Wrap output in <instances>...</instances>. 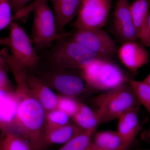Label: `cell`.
<instances>
[{
  "instance_id": "obj_18",
  "label": "cell",
  "mask_w": 150,
  "mask_h": 150,
  "mask_svg": "<svg viewBox=\"0 0 150 150\" xmlns=\"http://www.w3.org/2000/svg\"><path fill=\"white\" fill-rule=\"evenodd\" d=\"M92 142L99 150H123L130 146L117 131L97 132Z\"/></svg>"
},
{
  "instance_id": "obj_14",
  "label": "cell",
  "mask_w": 150,
  "mask_h": 150,
  "mask_svg": "<svg viewBox=\"0 0 150 150\" xmlns=\"http://www.w3.org/2000/svg\"><path fill=\"white\" fill-rule=\"evenodd\" d=\"M19 97L15 90L8 91L0 88V130L11 131L16 116Z\"/></svg>"
},
{
  "instance_id": "obj_9",
  "label": "cell",
  "mask_w": 150,
  "mask_h": 150,
  "mask_svg": "<svg viewBox=\"0 0 150 150\" xmlns=\"http://www.w3.org/2000/svg\"><path fill=\"white\" fill-rule=\"evenodd\" d=\"M56 69L54 71L35 74L60 95L74 98L83 92L86 84L81 76L67 71V69Z\"/></svg>"
},
{
  "instance_id": "obj_33",
  "label": "cell",
  "mask_w": 150,
  "mask_h": 150,
  "mask_svg": "<svg viewBox=\"0 0 150 150\" xmlns=\"http://www.w3.org/2000/svg\"><path fill=\"white\" fill-rule=\"evenodd\" d=\"M123 150H150V149H129V148H128V149H125Z\"/></svg>"
},
{
  "instance_id": "obj_19",
  "label": "cell",
  "mask_w": 150,
  "mask_h": 150,
  "mask_svg": "<svg viewBox=\"0 0 150 150\" xmlns=\"http://www.w3.org/2000/svg\"><path fill=\"white\" fill-rule=\"evenodd\" d=\"M75 123L83 130H96L100 124L99 113L93 111L87 105L80 103L77 112L72 117Z\"/></svg>"
},
{
  "instance_id": "obj_3",
  "label": "cell",
  "mask_w": 150,
  "mask_h": 150,
  "mask_svg": "<svg viewBox=\"0 0 150 150\" xmlns=\"http://www.w3.org/2000/svg\"><path fill=\"white\" fill-rule=\"evenodd\" d=\"M80 70L87 86L98 90L108 91L130 80L118 66L106 58L97 59Z\"/></svg>"
},
{
  "instance_id": "obj_16",
  "label": "cell",
  "mask_w": 150,
  "mask_h": 150,
  "mask_svg": "<svg viewBox=\"0 0 150 150\" xmlns=\"http://www.w3.org/2000/svg\"><path fill=\"white\" fill-rule=\"evenodd\" d=\"M54 8L56 27L59 33L77 15L79 0H49Z\"/></svg>"
},
{
  "instance_id": "obj_25",
  "label": "cell",
  "mask_w": 150,
  "mask_h": 150,
  "mask_svg": "<svg viewBox=\"0 0 150 150\" xmlns=\"http://www.w3.org/2000/svg\"><path fill=\"white\" fill-rule=\"evenodd\" d=\"M11 7L9 0H0V31L12 22Z\"/></svg>"
},
{
  "instance_id": "obj_5",
  "label": "cell",
  "mask_w": 150,
  "mask_h": 150,
  "mask_svg": "<svg viewBox=\"0 0 150 150\" xmlns=\"http://www.w3.org/2000/svg\"><path fill=\"white\" fill-rule=\"evenodd\" d=\"M103 97L97 110L100 124L118 119L127 110L141 105L129 82L108 91Z\"/></svg>"
},
{
  "instance_id": "obj_1",
  "label": "cell",
  "mask_w": 150,
  "mask_h": 150,
  "mask_svg": "<svg viewBox=\"0 0 150 150\" xmlns=\"http://www.w3.org/2000/svg\"><path fill=\"white\" fill-rule=\"evenodd\" d=\"M13 74L16 83L15 91L18 94L19 100L10 131L25 140L32 150H43L46 146L44 141L46 111L30 91L26 81V71L16 70Z\"/></svg>"
},
{
  "instance_id": "obj_27",
  "label": "cell",
  "mask_w": 150,
  "mask_h": 150,
  "mask_svg": "<svg viewBox=\"0 0 150 150\" xmlns=\"http://www.w3.org/2000/svg\"><path fill=\"white\" fill-rule=\"evenodd\" d=\"M12 10L17 14L23 10L28 4L30 2H34L36 0H9Z\"/></svg>"
},
{
  "instance_id": "obj_12",
  "label": "cell",
  "mask_w": 150,
  "mask_h": 150,
  "mask_svg": "<svg viewBox=\"0 0 150 150\" xmlns=\"http://www.w3.org/2000/svg\"><path fill=\"white\" fill-rule=\"evenodd\" d=\"M26 81L30 91L46 112L57 108L59 96L43 79L36 74L27 71Z\"/></svg>"
},
{
  "instance_id": "obj_23",
  "label": "cell",
  "mask_w": 150,
  "mask_h": 150,
  "mask_svg": "<svg viewBox=\"0 0 150 150\" xmlns=\"http://www.w3.org/2000/svg\"><path fill=\"white\" fill-rule=\"evenodd\" d=\"M70 118L68 114L57 108L46 112V129L67 125L70 123Z\"/></svg>"
},
{
  "instance_id": "obj_26",
  "label": "cell",
  "mask_w": 150,
  "mask_h": 150,
  "mask_svg": "<svg viewBox=\"0 0 150 150\" xmlns=\"http://www.w3.org/2000/svg\"><path fill=\"white\" fill-rule=\"evenodd\" d=\"M0 88L8 91L15 90L5 70L0 69Z\"/></svg>"
},
{
  "instance_id": "obj_31",
  "label": "cell",
  "mask_w": 150,
  "mask_h": 150,
  "mask_svg": "<svg viewBox=\"0 0 150 150\" xmlns=\"http://www.w3.org/2000/svg\"><path fill=\"white\" fill-rule=\"evenodd\" d=\"M148 28L149 31V34L150 36V12L149 13V17L148 20Z\"/></svg>"
},
{
  "instance_id": "obj_24",
  "label": "cell",
  "mask_w": 150,
  "mask_h": 150,
  "mask_svg": "<svg viewBox=\"0 0 150 150\" xmlns=\"http://www.w3.org/2000/svg\"><path fill=\"white\" fill-rule=\"evenodd\" d=\"M80 103L74 99V98L59 96L57 108L64 111L72 118L77 112Z\"/></svg>"
},
{
  "instance_id": "obj_11",
  "label": "cell",
  "mask_w": 150,
  "mask_h": 150,
  "mask_svg": "<svg viewBox=\"0 0 150 150\" xmlns=\"http://www.w3.org/2000/svg\"><path fill=\"white\" fill-rule=\"evenodd\" d=\"M120 61L133 75L148 64L149 55L143 44L136 41L124 42L118 50Z\"/></svg>"
},
{
  "instance_id": "obj_21",
  "label": "cell",
  "mask_w": 150,
  "mask_h": 150,
  "mask_svg": "<svg viewBox=\"0 0 150 150\" xmlns=\"http://www.w3.org/2000/svg\"><path fill=\"white\" fill-rule=\"evenodd\" d=\"M0 150H32L24 139L10 131H1Z\"/></svg>"
},
{
  "instance_id": "obj_28",
  "label": "cell",
  "mask_w": 150,
  "mask_h": 150,
  "mask_svg": "<svg viewBox=\"0 0 150 150\" xmlns=\"http://www.w3.org/2000/svg\"><path fill=\"white\" fill-rule=\"evenodd\" d=\"M6 65H8V64L6 59L2 55H0V69L4 70V67Z\"/></svg>"
},
{
  "instance_id": "obj_2",
  "label": "cell",
  "mask_w": 150,
  "mask_h": 150,
  "mask_svg": "<svg viewBox=\"0 0 150 150\" xmlns=\"http://www.w3.org/2000/svg\"><path fill=\"white\" fill-rule=\"evenodd\" d=\"M48 0H36L31 30V40L35 48L45 49L69 36L71 33H59L54 12L48 6Z\"/></svg>"
},
{
  "instance_id": "obj_13",
  "label": "cell",
  "mask_w": 150,
  "mask_h": 150,
  "mask_svg": "<svg viewBox=\"0 0 150 150\" xmlns=\"http://www.w3.org/2000/svg\"><path fill=\"white\" fill-rule=\"evenodd\" d=\"M150 6V0H135L130 5L138 39L143 45L146 46H150V36L148 28Z\"/></svg>"
},
{
  "instance_id": "obj_32",
  "label": "cell",
  "mask_w": 150,
  "mask_h": 150,
  "mask_svg": "<svg viewBox=\"0 0 150 150\" xmlns=\"http://www.w3.org/2000/svg\"><path fill=\"white\" fill-rule=\"evenodd\" d=\"M5 38L4 39L0 38V44H5Z\"/></svg>"
},
{
  "instance_id": "obj_15",
  "label": "cell",
  "mask_w": 150,
  "mask_h": 150,
  "mask_svg": "<svg viewBox=\"0 0 150 150\" xmlns=\"http://www.w3.org/2000/svg\"><path fill=\"white\" fill-rule=\"evenodd\" d=\"M139 107L127 110L118 118L117 131L130 146L142 129L139 118Z\"/></svg>"
},
{
  "instance_id": "obj_6",
  "label": "cell",
  "mask_w": 150,
  "mask_h": 150,
  "mask_svg": "<svg viewBox=\"0 0 150 150\" xmlns=\"http://www.w3.org/2000/svg\"><path fill=\"white\" fill-rule=\"evenodd\" d=\"M10 34L6 38V45L10 49L11 56L17 64L26 70L36 67L39 57L27 33L19 25L12 21L10 25Z\"/></svg>"
},
{
  "instance_id": "obj_17",
  "label": "cell",
  "mask_w": 150,
  "mask_h": 150,
  "mask_svg": "<svg viewBox=\"0 0 150 150\" xmlns=\"http://www.w3.org/2000/svg\"><path fill=\"white\" fill-rule=\"evenodd\" d=\"M84 131L75 123L46 129L44 135L45 145L64 144Z\"/></svg>"
},
{
  "instance_id": "obj_7",
  "label": "cell",
  "mask_w": 150,
  "mask_h": 150,
  "mask_svg": "<svg viewBox=\"0 0 150 150\" xmlns=\"http://www.w3.org/2000/svg\"><path fill=\"white\" fill-rule=\"evenodd\" d=\"M112 1L79 0L74 27L76 30L101 29L107 21Z\"/></svg>"
},
{
  "instance_id": "obj_30",
  "label": "cell",
  "mask_w": 150,
  "mask_h": 150,
  "mask_svg": "<svg viewBox=\"0 0 150 150\" xmlns=\"http://www.w3.org/2000/svg\"><path fill=\"white\" fill-rule=\"evenodd\" d=\"M143 81L146 83L150 85V73Z\"/></svg>"
},
{
  "instance_id": "obj_22",
  "label": "cell",
  "mask_w": 150,
  "mask_h": 150,
  "mask_svg": "<svg viewBox=\"0 0 150 150\" xmlns=\"http://www.w3.org/2000/svg\"><path fill=\"white\" fill-rule=\"evenodd\" d=\"M129 83L140 104L150 113V85L144 81H136L133 79H130Z\"/></svg>"
},
{
  "instance_id": "obj_20",
  "label": "cell",
  "mask_w": 150,
  "mask_h": 150,
  "mask_svg": "<svg viewBox=\"0 0 150 150\" xmlns=\"http://www.w3.org/2000/svg\"><path fill=\"white\" fill-rule=\"evenodd\" d=\"M95 131L84 130L56 150H97L92 141Z\"/></svg>"
},
{
  "instance_id": "obj_8",
  "label": "cell",
  "mask_w": 150,
  "mask_h": 150,
  "mask_svg": "<svg viewBox=\"0 0 150 150\" xmlns=\"http://www.w3.org/2000/svg\"><path fill=\"white\" fill-rule=\"evenodd\" d=\"M70 39L80 43L101 58L108 59L118 50L112 38L101 29L76 30Z\"/></svg>"
},
{
  "instance_id": "obj_10",
  "label": "cell",
  "mask_w": 150,
  "mask_h": 150,
  "mask_svg": "<svg viewBox=\"0 0 150 150\" xmlns=\"http://www.w3.org/2000/svg\"><path fill=\"white\" fill-rule=\"evenodd\" d=\"M128 0H118L114 12L113 25L115 33L124 42L138 39Z\"/></svg>"
},
{
  "instance_id": "obj_4",
  "label": "cell",
  "mask_w": 150,
  "mask_h": 150,
  "mask_svg": "<svg viewBox=\"0 0 150 150\" xmlns=\"http://www.w3.org/2000/svg\"><path fill=\"white\" fill-rule=\"evenodd\" d=\"M64 39L57 41L50 56L51 63L56 69L81 70L97 59L103 58L77 42Z\"/></svg>"
},
{
  "instance_id": "obj_29",
  "label": "cell",
  "mask_w": 150,
  "mask_h": 150,
  "mask_svg": "<svg viewBox=\"0 0 150 150\" xmlns=\"http://www.w3.org/2000/svg\"><path fill=\"white\" fill-rule=\"evenodd\" d=\"M145 137L150 142V130L145 132Z\"/></svg>"
}]
</instances>
